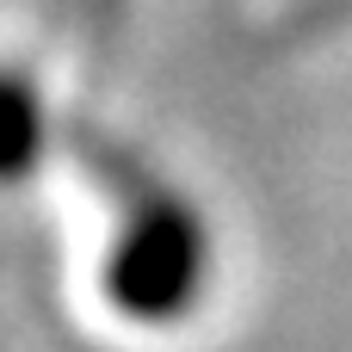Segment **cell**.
<instances>
[{
    "mask_svg": "<svg viewBox=\"0 0 352 352\" xmlns=\"http://www.w3.org/2000/svg\"><path fill=\"white\" fill-rule=\"evenodd\" d=\"M204 278V235L198 223L161 192L148 198L111 241L105 260V297L136 322H173Z\"/></svg>",
    "mask_w": 352,
    "mask_h": 352,
    "instance_id": "cell-1",
    "label": "cell"
},
{
    "mask_svg": "<svg viewBox=\"0 0 352 352\" xmlns=\"http://www.w3.org/2000/svg\"><path fill=\"white\" fill-rule=\"evenodd\" d=\"M37 155H43V105H37V87L12 62H0V179H25Z\"/></svg>",
    "mask_w": 352,
    "mask_h": 352,
    "instance_id": "cell-2",
    "label": "cell"
}]
</instances>
